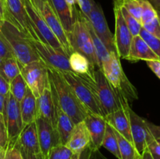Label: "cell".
Here are the masks:
<instances>
[{
	"label": "cell",
	"instance_id": "cell-1",
	"mask_svg": "<svg viewBox=\"0 0 160 159\" xmlns=\"http://www.w3.org/2000/svg\"><path fill=\"white\" fill-rule=\"evenodd\" d=\"M48 70L51 86L60 108L73 120L74 124L84 121L88 111L76 96L73 89L60 72L54 69L48 68Z\"/></svg>",
	"mask_w": 160,
	"mask_h": 159
},
{
	"label": "cell",
	"instance_id": "cell-2",
	"mask_svg": "<svg viewBox=\"0 0 160 159\" xmlns=\"http://www.w3.org/2000/svg\"><path fill=\"white\" fill-rule=\"evenodd\" d=\"M79 76L92 89L99 102L105 116L118 110L121 107V96L112 88L101 69L92 67L88 73Z\"/></svg>",
	"mask_w": 160,
	"mask_h": 159
},
{
	"label": "cell",
	"instance_id": "cell-3",
	"mask_svg": "<svg viewBox=\"0 0 160 159\" xmlns=\"http://www.w3.org/2000/svg\"><path fill=\"white\" fill-rule=\"evenodd\" d=\"M0 34L6 40L13 57L22 66L34 61H40L30 43L29 37L8 19L0 21Z\"/></svg>",
	"mask_w": 160,
	"mask_h": 159
},
{
	"label": "cell",
	"instance_id": "cell-4",
	"mask_svg": "<svg viewBox=\"0 0 160 159\" xmlns=\"http://www.w3.org/2000/svg\"><path fill=\"white\" fill-rule=\"evenodd\" d=\"M67 38L73 51H77L87 58L92 68L100 69L90 33L77 9L74 23L71 32L67 34Z\"/></svg>",
	"mask_w": 160,
	"mask_h": 159
},
{
	"label": "cell",
	"instance_id": "cell-5",
	"mask_svg": "<svg viewBox=\"0 0 160 159\" xmlns=\"http://www.w3.org/2000/svg\"><path fill=\"white\" fill-rule=\"evenodd\" d=\"M102 70L110 85L120 96H123L128 102L138 99L137 90L125 75L120 58L116 51H111L110 59L103 65Z\"/></svg>",
	"mask_w": 160,
	"mask_h": 159
},
{
	"label": "cell",
	"instance_id": "cell-6",
	"mask_svg": "<svg viewBox=\"0 0 160 159\" xmlns=\"http://www.w3.org/2000/svg\"><path fill=\"white\" fill-rule=\"evenodd\" d=\"M28 37L39 60L43 62L48 68L54 69L59 72L71 71L69 56H67L62 50L56 49L38 37Z\"/></svg>",
	"mask_w": 160,
	"mask_h": 159
},
{
	"label": "cell",
	"instance_id": "cell-7",
	"mask_svg": "<svg viewBox=\"0 0 160 159\" xmlns=\"http://www.w3.org/2000/svg\"><path fill=\"white\" fill-rule=\"evenodd\" d=\"M64 79L73 89L76 96L80 100L88 112L105 117V114L99 102L89 86L80 77L79 75L71 71L60 72Z\"/></svg>",
	"mask_w": 160,
	"mask_h": 159
},
{
	"label": "cell",
	"instance_id": "cell-8",
	"mask_svg": "<svg viewBox=\"0 0 160 159\" xmlns=\"http://www.w3.org/2000/svg\"><path fill=\"white\" fill-rule=\"evenodd\" d=\"M22 76L33 94L38 98L44 90L50 88L48 67L41 61H34L21 67Z\"/></svg>",
	"mask_w": 160,
	"mask_h": 159
},
{
	"label": "cell",
	"instance_id": "cell-9",
	"mask_svg": "<svg viewBox=\"0 0 160 159\" xmlns=\"http://www.w3.org/2000/svg\"><path fill=\"white\" fill-rule=\"evenodd\" d=\"M2 115L7 129L9 141H16L25 126L20 113V102L10 93L6 97Z\"/></svg>",
	"mask_w": 160,
	"mask_h": 159
},
{
	"label": "cell",
	"instance_id": "cell-10",
	"mask_svg": "<svg viewBox=\"0 0 160 159\" xmlns=\"http://www.w3.org/2000/svg\"><path fill=\"white\" fill-rule=\"evenodd\" d=\"M128 112L129 115L133 143L139 154L142 156L145 150L148 148V143L155 140V138L150 132L148 121L136 114L130 105L128 107Z\"/></svg>",
	"mask_w": 160,
	"mask_h": 159
},
{
	"label": "cell",
	"instance_id": "cell-11",
	"mask_svg": "<svg viewBox=\"0 0 160 159\" xmlns=\"http://www.w3.org/2000/svg\"><path fill=\"white\" fill-rule=\"evenodd\" d=\"M114 15H115V34L114 44L116 51L119 58L126 59L130 51L133 36L128 27L117 3L114 2Z\"/></svg>",
	"mask_w": 160,
	"mask_h": 159
},
{
	"label": "cell",
	"instance_id": "cell-12",
	"mask_svg": "<svg viewBox=\"0 0 160 159\" xmlns=\"http://www.w3.org/2000/svg\"><path fill=\"white\" fill-rule=\"evenodd\" d=\"M87 17L90 20L94 31L97 34L98 38L104 44L108 51L109 52L116 51L114 37L111 31H109L101 6L95 2L92 6V11Z\"/></svg>",
	"mask_w": 160,
	"mask_h": 159
},
{
	"label": "cell",
	"instance_id": "cell-13",
	"mask_svg": "<svg viewBox=\"0 0 160 159\" xmlns=\"http://www.w3.org/2000/svg\"><path fill=\"white\" fill-rule=\"evenodd\" d=\"M5 6L6 19L17 25L28 37H38L30 25L23 0H5Z\"/></svg>",
	"mask_w": 160,
	"mask_h": 159
},
{
	"label": "cell",
	"instance_id": "cell-14",
	"mask_svg": "<svg viewBox=\"0 0 160 159\" xmlns=\"http://www.w3.org/2000/svg\"><path fill=\"white\" fill-rule=\"evenodd\" d=\"M35 123L37 126L41 152L45 159H47L50 151L54 147L61 144L60 138L57 129L42 117H37Z\"/></svg>",
	"mask_w": 160,
	"mask_h": 159
},
{
	"label": "cell",
	"instance_id": "cell-15",
	"mask_svg": "<svg viewBox=\"0 0 160 159\" xmlns=\"http://www.w3.org/2000/svg\"><path fill=\"white\" fill-rule=\"evenodd\" d=\"M120 104H121V107L118 110L108 114L105 116V118L106 120V123L110 125L117 132L123 136L128 141L133 143L129 115L128 112L129 102L123 97H120Z\"/></svg>",
	"mask_w": 160,
	"mask_h": 159
},
{
	"label": "cell",
	"instance_id": "cell-16",
	"mask_svg": "<svg viewBox=\"0 0 160 159\" xmlns=\"http://www.w3.org/2000/svg\"><path fill=\"white\" fill-rule=\"evenodd\" d=\"M91 138V144L88 148L92 151H98L102 147L107 123L105 117L88 112L84 119Z\"/></svg>",
	"mask_w": 160,
	"mask_h": 159
},
{
	"label": "cell",
	"instance_id": "cell-17",
	"mask_svg": "<svg viewBox=\"0 0 160 159\" xmlns=\"http://www.w3.org/2000/svg\"><path fill=\"white\" fill-rule=\"evenodd\" d=\"M56 100L52 86L37 98V117H42L56 127Z\"/></svg>",
	"mask_w": 160,
	"mask_h": 159
},
{
	"label": "cell",
	"instance_id": "cell-18",
	"mask_svg": "<svg viewBox=\"0 0 160 159\" xmlns=\"http://www.w3.org/2000/svg\"><path fill=\"white\" fill-rule=\"evenodd\" d=\"M17 143L21 151L29 154L41 152L38 136L35 122L26 125L17 140Z\"/></svg>",
	"mask_w": 160,
	"mask_h": 159
},
{
	"label": "cell",
	"instance_id": "cell-19",
	"mask_svg": "<svg viewBox=\"0 0 160 159\" xmlns=\"http://www.w3.org/2000/svg\"><path fill=\"white\" fill-rule=\"evenodd\" d=\"M91 138L84 121L75 124L66 146L73 154H81L90 147Z\"/></svg>",
	"mask_w": 160,
	"mask_h": 159
},
{
	"label": "cell",
	"instance_id": "cell-20",
	"mask_svg": "<svg viewBox=\"0 0 160 159\" xmlns=\"http://www.w3.org/2000/svg\"><path fill=\"white\" fill-rule=\"evenodd\" d=\"M125 59L131 62H138L139 60H144L145 62L148 60L159 61L158 56L153 52L140 35L133 37L129 53Z\"/></svg>",
	"mask_w": 160,
	"mask_h": 159
},
{
	"label": "cell",
	"instance_id": "cell-21",
	"mask_svg": "<svg viewBox=\"0 0 160 159\" xmlns=\"http://www.w3.org/2000/svg\"><path fill=\"white\" fill-rule=\"evenodd\" d=\"M48 1L54 9L67 36V34L71 32L74 23L75 12H73L70 9L66 0H48Z\"/></svg>",
	"mask_w": 160,
	"mask_h": 159
},
{
	"label": "cell",
	"instance_id": "cell-22",
	"mask_svg": "<svg viewBox=\"0 0 160 159\" xmlns=\"http://www.w3.org/2000/svg\"><path fill=\"white\" fill-rule=\"evenodd\" d=\"M20 108L24 126L35 122L37 118V98L28 87L26 94L20 102Z\"/></svg>",
	"mask_w": 160,
	"mask_h": 159
},
{
	"label": "cell",
	"instance_id": "cell-23",
	"mask_svg": "<svg viewBox=\"0 0 160 159\" xmlns=\"http://www.w3.org/2000/svg\"><path fill=\"white\" fill-rule=\"evenodd\" d=\"M80 16H81V19L84 21V24L86 25L87 28L88 29L89 33H90L91 37L92 39V42H93L94 47H95V53H96L97 58H98V62H99L100 69L102 70L103 65L107 63L108 62L110 59V52L108 51V49L106 48V47L105 46L104 44L102 42V41L98 38V37L97 36V34H95V32L94 31L93 27H92V24H91L90 20H88L86 16H84L81 11H79Z\"/></svg>",
	"mask_w": 160,
	"mask_h": 159
},
{
	"label": "cell",
	"instance_id": "cell-24",
	"mask_svg": "<svg viewBox=\"0 0 160 159\" xmlns=\"http://www.w3.org/2000/svg\"><path fill=\"white\" fill-rule=\"evenodd\" d=\"M56 95V94H55ZM57 100V99H56ZM75 124L73 120L62 112V109L59 106V104H56V129L59 133L60 138L61 144L66 145L70 135L72 133Z\"/></svg>",
	"mask_w": 160,
	"mask_h": 159
},
{
	"label": "cell",
	"instance_id": "cell-25",
	"mask_svg": "<svg viewBox=\"0 0 160 159\" xmlns=\"http://www.w3.org/2000/svg\"><path fill=\"white\" fill-rule=\"evenodd\" d=\"M22 65L14 57L0 60V74L6 81L10 83L21 72Z\"/></svg>",
	"mask_w": 160,
	"mask_h": 159
},
{
	"label": "cell",
	"instance_id": "cell-26",
	"mask_svg": "<svg viewBox=\"0 0 160 159\" xmlns=\"http://www.w3.org/2000/svg\"><path fill=\"white\" fill-rule=\"evenodd\" d=\"M69 62L71 71L78 75L86 74L92 68V65L87 58L77 51H73L69 56Z\"/></svg>",
	"mask_w": 160,
	"mask_h": 159
},
{
	"label": "cell",
	"instance_id": "cell-27",
	"mask_svg": "<svg viewBox=\"0 0 160 159\" xmlns=\"http://www.w3.org/2000/svg\"><path fill=\"white\" fill-rule=\"evenodd\" d=\"M115 133L117 136V141H118L119 150H120L121 159H142V156L139 154L132 143L128 141L127 139H125L123 136L120 135L116 130Z\"/></svg>",
	"mask_w": 160,
	"mask_h": 159
},
{
	"label": "cell",
	"instance_id": "cell-28",
	"mask_svg": "<svg viewBox=\"0 0 160 159\" xmlns=\"http://www.w3.org/2000/svg\"><path fill=\"white\" fill-rule=\"evenodd\" d=\"M102 147L106 148L111 154H113L117 159H121L119 150L118 141H117V136L113 128L107 123L106 132H105L104 138H103Z\"/></svg>",
	"mask_w": 160,
	"mask_h": 159
},
{
	"label": "cell",
	"instance_id": "cell-29",
	"mask_svg": "<svg viewBox=\"0 0 160 159\" xmlns=\"http://www.w3.org/2000/svg\"><path fill=\"white\" fill-rule=\"evenodd\" d=\"M27 90H28V86L21 73L16 76L9 83V93L19 102H20L25 96Z\"/></svg>",
	"mask_w": 160,
	"mask_h": 159
},
{
	"label": "cell",
	"instance_id": "cell-30",
	"mask_svg": "<svg viewBox=\"0 0 160 159\" xmlns=\"http://www.w3.org/2000/svg\"><path fill=\"white\" fill-rule=\"evenodd\" d=\"M120 6H123L130 14L141 23L142 20V6L140 0H114Z\"/></svg>",
	"mask_w": 160,
	"mask_h": 159
},
{
	"label": "cell",
	"instance_id": "cell-31",
	"mask_svg": "<svg viewBox=\"0 0 160 159\" xmlns=\"http://www.w3.org/2000/svg\"><path fill=\"white\" fill-rule=\"evenodd\" d=\"M117 4H118V3H117ZM119 6H120V11H121V13L122 15H123V19H124L125 22H126L127 26L129 28L130 31H131L133 37L139 35L141 29L142 28V23L139 21H138V20H136L131 14H130L123 6H120V5H119Z\"/></svg>",
	"mask_w": 160,
	"mask_h": 159
},
{
	"label": "cell",
	"instance_id": "cell-32",
	"mask_svg": "<svg viewBox=\"0 0 160 159\" xmlns=\"http://www.w3.org/2000/svg\"><path fill=\"white\" fill-rule=\"evenodd\" d=\"M141 6H142V20L141 23L143 26L144 24L149 23L158 17L157 12L152 5L148 0H140Z\"/></svg>",
	"mask_w": 160,
	"mask_h": 159
},
{
	"label": "cell",
	"instance_id": "cell-33",
	"mask_svg": "<svg viewBox=\"0 0 160 159\" xmlns=\"http://www.w3.org/2000/svg\"><path fill=\"white\" fill-rule=\"evenodd\" d=\"M139 35L144 39L145 42L148 44V46L150 47L153 52L158 56L159 61H160V39L157 38V37H154L151 34L145 31L143 27L141 29L140 34Z\"/></svg>",
	"mask_w": 160,
	"mask_h": 159
},
{
	"label": "cell",
	"instance_id": "cell-34",
	"mask_svg": "<svg viewBox=\"0 0 160 159\" xmlns=\"http://www.w3.org/2000/svg\"><path fill=\"white\" fill-rule=\"evenodd\" d=\"M73 154L66 145L59 144L50 151L47 159H70Z\"/></svg>",
	"mask_w": 160,
	"mask_h": 159
},
{
	"label": "cell",
	"instance_id": "cell-35",
	"mask_svg": "<svg viewBox=\"0 0 160 159\" xmlns=\"http://www.w3.org/2000/svg\"><path fill=\"white\" fill-rule=\"evenodd\" d=\"M2 159H23L21 151L16 141H9L5 149Z\"/></svg>",
	"mask_w": 160,
	"mask_h": 159
},
{
	"label": "cell",
	"instance_id": "cell-36",
	"mask_svg": "<svg viewBox=\"0 0 160 159\" xmlns=\"http://www.w3.org/2000/svg\"><path fill=\"white\" fill-rule=\"evenodd\" d=\"M142 27L152 35L160 39V19L159 17H156L149 23L144 24Z\"/></svg>",
	"mask_w": 160,
	"mask_h": 159
},
{
	"label": "cell",
	"instance_id": "cell-37",
	"mask_svg": "<svg viewBox=\"0 0 160 159\" xmlns=\"http://www.w3.org/2000/svg\"><path fill=\"white\" fill-rule=\"evenodd\" d=\"M8 143H9V139H8L6 123H5L3 115L0 114V147L3 150H5L7 147Z\"/></svg>",
	"mask_w": 160,
	"mask_h": 159
},
{
	"label": "cell",
	"instance_id": "cell-38",
	"mask_svg": "<svg viewBox=\"0 0 160 159\" xmlns=\"http://www.w3.org/2000/svg\"><path fill=\"white\" fill-rule=\"evenodd\" d=\"M74 2L79 6L81 12L86 17L89 15L95 2L94 0H74Z\"/></svg>",
	"mask_w": 160,
	"mask_h": 159
},
{
	"label": "cell",
	"instance_id": "cell-39",
	"mask_svg": "<svg viewBox=\"0 0 160 159\" xmlns=\"http://www.w3.org/2000/svg\"><path fill=\"white\" fill-rule=\"evenodd\" d=\"M11 57H13L12 51H11L8 44L6 43V40L0 34V60Z\"/></svg>",
	"mask_w": 160,
	"mask_h": 159
},
{
	"label": "cell",
	"instance_id": "cell-40",
	"mask_svg": "<svg viewBox=\"0 0 160 159\" xmlns=\"http://www.w3.org/2000/svg\"><path fill=\"white\" fill-rule=\"evenodd\" d=\"M146 63L150 70L156 75L160 80V61L158 60H148L146 61Z\"/></svg>",
	"mask_w": 160,
	"mask_h": 159
},
{
	"label": "cell",
	"instance_id": "cell-41",
	"mask_svg": "<svg viewBox=\"0 0 160 159\" xmlns=\"http://www.w3.org/2000/svg\"><path fill=\"white\" fill-rule=\"evenodd\" d=\"M9 93V83L0 74V94L6 96Z\"/></svg>",
	"mask_w": 160,
	"mask_h": 159
},
{
	"label": "cell",
	"instance_id": "cell-42",
	"mask_svg": "<svg viewBox=\"0 0 160 159\" xmlns=\"http://www.w3.org/2000/svg\"><path fill=\"white\" fill-rule=\"evenodd\" d=\"M148 149L151 153L160 155V140H153L148 144Z\"/></svg>",
	"mask_w": 160,
	"mask_h": 159
},
{
	"label": "cell",
	"instance_id": "cell-43",
	"mask_svg": "<svg viewBox=\"0 0 160 159\" xmlns=\"http://www.w3.org/2000/svg\"><path fill=\"white\" fill-rule=\"evenodd\" d=\"M148 126L150 129L152 135L156 140H160V126H156L151 123L148 122Z\"/></svg>",
	"mask_w": 160,
	"mask_h": 159
},
{
	"label": "cell",
	"instance_id": "cell-44",
	"mask_svg": "<svg viewBox=\"0 0 160 159\" xmlns=\"http://www.w3.org/2000/svg\"><path fill=\"white\" fill-rule=\"evenodd\" d=\"M21 154L23 159H45L42 152L38 153V154H29V153L21 151Z\"/></svg>",
	"mask_w": 160,
	"mask_h": 159
},
{
	"label": "cell",
	"instance_id": "cell-45",
	"mask_svg": "<svg viewBox=\"0 0 160 159\" xmlns=\"http://www.w3.org/2000/svg\"><path fill=\"white\" fill-rule=\"evenodd\" d=\"M6 18V6L4 2L0 0V21Z\"/></svg>",
	"mask_w": 160,
	"mask_h": 159
},
{
	"label": "cell",
	"instance_id": "cell-46",
	"mask_svg": "<svg viewBox=\"0 0 160 159\" xmlns=\"http://www.w3.org/2000/svg\"><path fill=\"white\" fill-rule=\"evenodd\" d=\"M148 1L151 2L154 9H156V11L157 12L158 17L160 19V0H148Z\"/></svg>",
	"mask_w": 160,
	"mask_h": 159
},
{
	"label": "cell",
	"instance_id": "cell-47",
	"mask_svg": "<svg viewBox=\"0 0 160 159\" xmlns=\"http://www.w3.org/2000/svg\"><path fill=\"white\" fill-rule=\"evenodd\" d=\"M6 97V96H3L2 94H0V114H2V115L3 109H4Z\"/></svg>",
	"mask_w": 160,
	"mask_h": 159
},
{
	"label": "cell",
	"instance_id": "cell-48",
	"mask_svg": "<svg viewBox=\"0 0 160 159\" xmlns=\"http://www.w3.org/2000/svg\"><path fill=\"white\" fill-rule=\"evenodd\" d=\"M142 159H153L152 155L151 152L149 151V150L147 148L145 151V152L143 153L142 156Z\"/></svg>",
	"mask_w": 160,
	"mask_h": 159
},
{
	"label": "cell",
	"instance_id": "cell-49",
	"mask_svg": "<svg viewBox=\"0 0 160 159\" xmlns=\"http://www.w3.org/2000/svg\"><path fill=\"white\" fill-rule=\"evenodd\" d=\"M66 2H67V3L68 4L70 9H71L73 12H74L75 9H75V4H76V3H75L74 0H66Z\"/></svg>",
	"mask_w": 160,
	"mask_h": 159
},
{
	"label": "cell",
	"instance_id": "cell-50",
	"mask_svg": "<svg viewBox=\"0 0 160 159\" xmlns=\"http://www.w3.org/2000/svg\"><path fill=\"white\" fill-rule=\"evenodd\" d=\"M81 154H73V156L70 159H81Z\"/></svg>",
	"mask_w": 160,
	"mask_h": 159
},
{
	"label": "cell",
	"instance_id": "cell-51",
	"mask_svg": "<svg viewBox=\"0 0 160 159\" xmlns=\"http://www.w3.org/2000/svg\"><path fill=\"white\" fill-rule=\"evenodd\" d=\"M4 152H5V150H3L2 148L1 147H0V159H2L3 158Z\"/></svg>",
	"mask_w": 160,
	"mask_h": 159
},
{
	"label": "cell",
	"instance_id": "cell-52",
	"mask_svg": "<svg viewBox=\"0 0 160 159\" xmlns=\"http://www.w3.org/2000/svg\"><path fill=\"white\" fill-rule=\"evenodd\" d=\"M151 154L152 155L153 159H160V155H159V154H154V153H151Z\"/></svg>",
	"mask_w": 160,
	"mask_h": 159
},
{
	"label": "cell",
	"instance_id": "cell-53",
	"mask_svg": "<svg viewBox=\"0 0 160 159\" xmlns=\"http://www.w3.org/2000/svg\"><path fill=\"white\" fill-rule=\"evenodd\" d=\"M2 1H3V2H4V3H5V0H2Z\"/></svg>",
	"mask_w": 160,
	"mask_h": 159
},
{
	"label": "cell",
	"instance_id": "cell-54",
	"mask_svg": "<svg viewBox=\"0 0 160 159\" xmlns=\"http://www.w3.org/2000/svg\"><path fill=\"white\" fill-rule=\"evenodd\" d=\"M44 1H46V0H44Z\"/></svg>",
	"mask_w": 160,
	"mask_h": 159
},
{
	"label": "cell",
	"instance_id": "cell-55",
	"mask_svg": "<svg viewBox=\"0 0 160 159\" xmlns=\"http://www.w3.org/2000/svg\"><path fill=\"white\" fill-rule=\"evenodd\" d=\"M106 159H107V158H106Z\"/></svg>",
	"mask_w": 160,
	"mask_h": 159
}]
</instances>
